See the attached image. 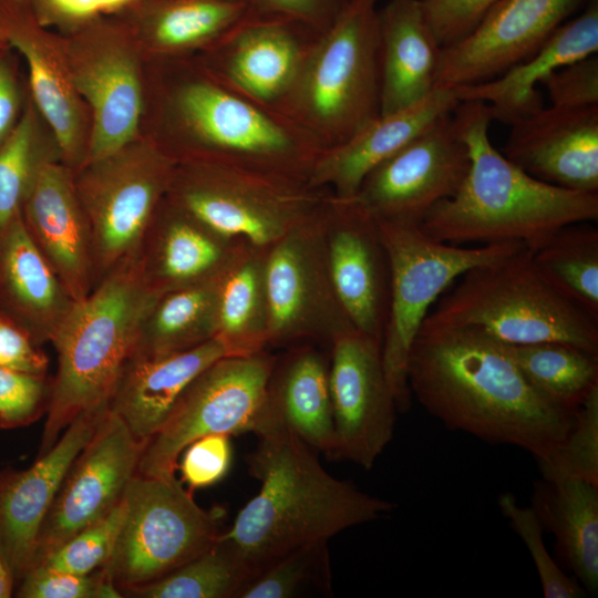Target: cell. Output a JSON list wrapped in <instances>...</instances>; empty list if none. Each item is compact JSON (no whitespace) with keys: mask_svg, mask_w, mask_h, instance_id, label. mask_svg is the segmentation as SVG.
<instances>
[{"mask_svg":"<svg viewBox=\"0 0 598 598\" xmlns=\"http://www.w3.org/2000/svg\"><path fill=\"white\" fill-rule=\"evenodd\" d=\"M412 396L446 427L550 456L575 413L543 396L504 343L473 327L424 321L406 365Z\"/></svg>","mask_w":598,"mask_h":598,"instance_id":"6da1fadb","label":"cell"},{"mask_svg":"<svg viewBox=\"0 0 598 598\" xmlns=\"http://www.w3.org/2000/svg\"><path fill=\"white\" fill-rule=\"evenodd\" d=\"M62 162L59 142L29 97L23 114L0 145V235L21 214L44 167Z\"/></svg>","mask_w":598,"mask_h":598,"instance_id":"d590c367","label":"cell"},{"mask_svg":"<svg viewBox=\"0 0 598 598\" xmlns=\"http://www.w3.org/2000/svg\"><path fill=\"white\" fill-rule=\"evenodd\" d=\"M453 115L471 164L457 192L420 223L425 235L453 245L519 241L533 250L567 225L597 220L598 193L539 181L493 146L487 104L462 101Z\"/></svg>","mask_w":598,"mask_h":598,"instance_id":"277c9868","label":"cell"},{"mask_svg":"<svg viewBox=\"0 0 598 598\" xmlns=\"http://www.w3.org/2000/svg\"><path fill=\"white\" fill-rule=\"evenodd\" d=\"M424 321L473 327L504 344L563 342L598 354V319L539 272L526 246L464 272Z\"/></svg>","mask_w":598,"mask_h":598,"instance_id":"8992f818","label":"cell"},{"mask_svg":"<svg viewBox=\"0 0 598 598\" xmlns=\"http://www.w3.org/2000/svg\"><path fill=\"white\" fill-rule=\"evenodd\" d=\"M377 0H355L318 38L282 114L322 151L381 115Z\"/></svg>","mask_w":598,"mask_h":598,"instance_id":"52a82bcc","label":"cell"},{"mask_svg":"<svg viewBox=\"0 0 598 598\" xmlns=\"http://www.w3.org/2000/svg\"><path fill=\"white\" fill-rule=\"evenodd\" d=\"M0 367L47 375L48 358L27 333L0 317Z\"/></svg>","mask_w":598,"mask_h":598,"instance_id":"f5cc1de1","label":"cell"},{"mask_svg":"<svg viewBox=\"0 0 598 598\" xmlns=\"http://www.w3.org/2000/svg\"><path fill=\"white\" fill-rule=\"evenodd\" d=\"M532 508L556 550L590 594L598 590V486L581 480L535 483Z\"/></svg>","mask_w":598,"mask_h":598,"instance_id":"d6a6232c","label":"cell"},{"mask_svg":"<svg viewBox=\"0 0 598 598\" xmlns=\"http://www.w3.org/2000/svg\"><path fill=\"white\" fill-rule=\"evenodd\" d=\"M532 250V249H530ZM539 272L561 293L598 319V229L567 225L532 250Z\"/></svg>","mask_w":598,"mask_h":598,"instance_id":"74e56055","label":"cell"},{"mask_svg":"<svg viewBox=\"0 0 598 598\" xmlns=\"http://www.w3.org/2000/svg\"><path fill=\"white\" fill-rule=\"evenodd\" d=\"M21 217L72 299L87 297L95 288L93 249L73 171L62 162L47 165L22 206Z\"/></svg>","mask_w":598,"mask_h":598,"instance_id":"cb8c5ba5","label":"cell"},{"mask_svg":"<svg viewBox=\"0 0 598 598\" xmlns=\"http://www.w3.org/2000/svg\"><path fill=\"white\" fill-rule=\"evenodd\" d=\"M328 267L352 327L382 346L390 270L377 220L352 198L331 196L323 213Z\"/></svg>","mask_w":598,"mask_h":598,"instance_id":"44dd1931","label":"cell"},{"mask_svg":"<svg viewBox=\"0 0 598 598\" xmlns=\"http://www.w3.org/2000/svg\"><path fill=\"white\" fill-rule=\"evenodd\" d=\"M590 0H497L461 40L442 47L436 89L489 81L533 55Z\"/></svg>","mask_w":598,"mask_h":598,"instance_id":"d6986e66","label":"cell"},{"mask_svg":"<svg viewBox=\"0 0 598 598\" xmlns=\"http://www.w3.org/2000/svg\"><path fill=\"white\" fill-rule=\"evenodd\" d=\"M276 354L226 355L184 390L162 427L146 443L137 474L175 478L178 458L195 440L210 434L255 432L265 410Z\"/></svg>","mask_w":598,"mask_h":598,"instance_id":"7c38bea8","label":"cell"},{"mask_svg":"<svg viewBox=\"0 0 598 598\" xmlns=\"http://www.w3.org/2000/svg\"><path fill=\"white\" fill-rule=\"evenodd\" d=\"M498 506L513 530L526 545L537 570L544 597H582L585 594L582 587L568 577L549 555L543 539L545 530L532 506H519L511 493L499 496Z\"/></svg>","mask_w":598,"mask_h":598,"instance_id":"7bdbcfd3","label":"cell"},{"mask_svg":"<svg viewBox=\"0 0 598 598\" xmlns=\"http://www.w3.org/2000/svg\"><path fill=\"white\" fill-rule=\"evenodd\" d=\"M61 35L73 83L91 114L89 162L141 135L146 59L115 16L92 19Z\"/></svg>","mask_w":598,"mask_h":598,"instance_id":"4fadbf2b","label":"cell"},{"mask_svg":"<svg viewBox=\"0 0 598 598\" xmlns=\"http://www.w3.org/2000/svg\"><path fill=\"white\" fill-rule=\"evenodd\" d=\"M8 44L6 42V40L3 39L2 34H1V31H0V48H2L3 45Z\"/></svg>","mask_w":598,"mask_h":598,"instance_id":"9f6ffc18","label":"cell"},{"mask_svg":"<svg viewBox=\"0 0 598 598\" xmlns=\"http://www.w3.org/2000/svg\"><path fill=\"white\" fill-rule=\"evenodd\" d=\"M268 409L303 443L336 460L329 389V352L301 343L276 354L267 388Z\"/></svg>","mask_w":598,"mask_h":598,"instance_id":"4dcf8cb0","label":"cell"},{"mask_svg":"<svg viewBox=\"0 0 598 598\" xmlns=\"http://www.w3.org/2000/svg\"><path fill=\"white\" fill-rule=\"evenodd\" d=\"M460 101L453 89H435L419 103L380 115L347 142L322 151L308 177L310 185L329 189L334 197L355 196L364 177Z\"/></svg>","mask_w":598,"mask_h":598,"instance_id":"484cf974","label":"cell"},{"mask_svg":"<svg viewBox=\"0 0 598 598\" xmlns=\"http://www.w3.org/2000/svg\"><path fill=\"white\" fill-rule=\"evenodd\" d=\"M497 0H420L441 47L470 33Z\"/></svg>","mask_w":598,"mask_h":598,"instance_id":"c3c4849f","label":"cell"},{"mask_svg":"<svg viewBox=\"0 0 598 598\" xmlns=\"http://www.w3.org/2000/svg\"><path fill=\"white\" fill-rule=\"evenodd\" d=\"M124 517L125 503L122 498L107 515L76 533L37 565L74 575L95 571L103 567L111 556Z\"/></svg>","mask_w":598,"mask_h":598,"instance_id":"b9f144b4","label":"cell"},{"mask_svg":"<svg viewBox=\"0 0 598 598\" xmlns=\"http://www.w3.org/2000/svg\"><path fill=\"white\" fill-rule=\"evenodd\" d=\"M153 296L143 282L137 258L75 302L51 342L58 370L39 455L54 445L79 414L109 405Z\"/></svg>","mask_w":598,"mask_h":598,"instance_id":"5b68a950","label":"cell"},{"mask_svg":"<svg viewBox=\"0 0 598 598\" xmlns=\"http://www.w3.org/2000/svg\"><path fill=\"white\" fill-rule=\"evenodd\" d=\"M251 575L239 553L219 535L207 549L166 576L122 594L140 598H238Z\"/></svg>","mask_w":598,"mask_h":598,"instance_id":"f35d334b","label":"cell"},{"mask_svg":"<svg viewBox=\"0 0 598 598\" xmlns=\"http://www.w3.org/2000/svg\"><path fill=\"white\" fill-rule=\"evenodd\" d=\"M331 196L307 179L190 162L176 163L165 195L213 230L259 248L317 216Z\"/></svg>","mask_w":598,"mask_h":598,"instance_id":"ba28073f","label":"cell"},{"mask_svg":"<svg viewBox=\"0 0 598 598\" xmlns=\"http://www.w3.org/2000/svg\"><path fill=\"white\" fill-rule=\"evenodd\" d=\"M326 206L268 248V350L312 343L329 352L336 338L355 330L330 277L323 238Z\"/></svg>","mask_w":598,"mask_h":598,"instance_id":"5bb4252c","label":"cell"},{"mask_svg":"<svg viewBox=\"0 0 598 598\" xmlns=\"http://www.w3.org/2000/svg\"><path fill=\"white\" fill-rule=\"evenodd\" d=\"M107 410L103 405L79 414L29 468L0 472V550L16 582L32 568L41 525L61 483Z\"/></svg>","mask_w":598,"mask_h":598,"instance_id":"7402d4cb","label":"cell"},{"mask_svg":"<svg viewBox=\"0 0 598 598\" xmlns=\"http://www.w3.org/2000/svg\"><path fill=\"white\" fill-rule=\"evenodd\" d=\"M267 251L248 245L220 276L215 338L227 355L268 350Z\"/></svg>","mask_w":598,"mask_h":598,"instance_id":"e575fe53","label":"cell"},{"mask_svg":"<svg viewBox=\"0 0 598 598\" xmlns=\"http://www.w3.org/2000/svg\"><path fill=\"white\" fill-rule=\"evenodd\" d=\"M30 92L18 53L8 44L0 48V145L19 123Z\"/></svg>","mask_w":598,"mask_h":598,"instance_id":"816d5d0a","label":"cell"},{"mask_svg":"<svg viewBox=\"0 0 598 598\" xmlns=\"http://www.w3.org/2000/svg\"><path fill=\"white\" fill-rule=\"evenodd\" d=\"M542 84L550 105L587 107L598 105V56L591 54L549 74Z\"/></svg>","mask_w":598,"mask_h":598,"instance_id":"7dc6e473","label":"cell"},{"mask_svg":"<svg viewBox=\"0 0 598 598\" xmlns=\"http://www.w3.org/2000/svg\"><path fill=\"white\" fill-rule=\"evenodd\" d=\"M75 302L19 214L0 235V317L41 347L52 342Z\"/></svg>","mask_w":598,"mask_h":598,"instance_id":"83f0119b","label":"cell"},{"mask_svg":"<svg viewBox=\"0 0 598 598\" xmlns=\"http://www.w3.org/2000/svg\"><path fill=\"white\" fill-rule=\"evenodd\" d=\"M328 539L299 545L262 566L238 598H300L330 596Z\"/></svg>","mask_w":598,"mask_h":598,"instance_id":"ab89813d","label":"cell"},{"mask_svg":"<svg viewBox=\"0 0 598 598\" xmlns=\"http://www.w3.org/2000/svg\"><path fill=\"white\" fill-rule=\"evenodd\" d=\"M214 1L248 3L249 0H214Z\"/></svg>","mask_w":598,"mask_h":598,"instance_id":"11a10c76","label":"cell"},{"mask_svg":"<svg viewBox=\"0 0 598 598\" xmlns=\"http://www.w3.org/2000/svg\"><path fill=\"white\" fill-rule=\"evenodd\" d=\"M248 245L213 230L164 197L138 256L143 282L156 296L217 277Z\"/></svg>","mask_w":598,"mask_h":598,"instance_id":"d4e9b609","label":"cell"},{"mask_svg":"<svg viewBox=\"0 0 598 598\" xmlns=\"http://www.w3.org/2000/svg\"><path fill=\"white\" fill-rule=\"evenodd\" d=\"M216 339L163 357L132 355L109 402L133 436L146 445L167 420L188 384L216 360L226 357Z\"/></svg>","mask_w":598,"mask_h":598,"instance_id":"f1b7e54d","label":"cell"},{"mask_svg":"<svg viewBox=\"0 0 598 598\" xmlns=\"http://www.w3.org/2000/svg\"><path fill=\"white\" fill-rule=\"evenodd\" d=\"M381 115L410 107L436 87L442 47L420 0H386L378 11Z\"/></svg>","mask_w":598,"mask_h":598,"instance_id":"f546056e","label":"cell"},{"mask_svg":"<svg viewBox=\"0 0 598 598\" xmlns=\"http://www.w3.org/2000/svg\"><path fill=\"white\" fill-rule=\"evenodd\" d=\"M377 224L390 270L382 361L398 410L405 412L412 401L408 359L432 305L467 270L504 258L525 245L505 241L465 247L432 239L417 224L391 220H377Z\"/></svg>","mask_w":598,"mask_h":598,"instance_id":"9c48e42d","label":"cell"},{"mask_svg":"<svg viewBox=\"0 0 598 598\" xmlns=\"http://www.w3.org/2000/svg\"><path fill=\"white\" fill-rule=\"evenodd\" d=\"M141 135L176 163L307 181L322 152L292 121L224 85L195 55L146 60Z\"/></svg>","mask_w":598,"mask_h":598,"instance_id":"7a4b0ae2","label":"cell"},{"mask_svg":"<svg viewBox=\"0 0 598 598\" xmlns=\"http://www.w3.org/2000/svg\"><path fill=\"white\" fill-rule=\"evenodd\" d=\"M18 584L14 594L21 598L122 597L103 567L87 575H74L37 565Z\"/></svg>","mask_w":598,"mask_h":598,"instance_id":"ee69618b","label":"cell"},{"mask_svg":"<svg viewBox=\"0 0 598 598\" xmlns=\"http://www.w3.org/2000/svg\"><path fill=\"white\" fill-rule=\"evenodd\" d=\"M176 162L147 137L73 171L92 240L95 287L138 258Z\"/></svg>","mask_w":598,"mask_h":598,"instance_id":"30bf717a","label":"cell"},{"mask_svg":"<svg viewBox=\"0 0 598 598\" xmlns=\"http://www.w3.org/2000/svg\"><path fill=\"white\" fill-rule=\"evenodd\" d=\"M52 381L0 367V429H14L38 420L47 410Z\"/></svg>","mask_w":598,"mask_h":598,"instance_id":"f6af8a7d","label":"cell"},{"mask_svg":"<svg viewBox=\"0 0 598 598\" xmlns=\"http://www.w3.org/2000/svg\"><path fill=\"white\" fill-rule=\"evenodd\" d=\"M231 460L229 435L202 436L187 445L178 458L177 470L181 472V483H185L190 492L209 487L227 475Z\"/></svg>","mask_w":598,"mask_h":598,"instance_id":"bcb514c9","label":"cell"},{"mask_svg":"<svg viewBox=\"0 0 598 598\" xmlns=\"http://www.w3.org/2000/svg\"><path fill=\"white\" fill-rule=\"evenodd\" d=\"M221 275L154 295L141 318L132 355L163 357L214 339Z\"/></svg>","mask_w":598,"mask_h":598,"instance_id":"836d02e7","label":"cell"},{"mask_svg":"<svg viewBox=\"0 0 598 598\" xmlns=\"http://www.w3.org/2000/svg\"><path fill=\"white\" fill-rule=\"evenodd\" d=\"M144 447L107 410L61 483L41 525L33 566L122 501Z\"/></svg>","mask_w":598,"mask_h":598,"instance_id":"ac0fdd59","label":"cell"},{"mask_svg":"<svg viewBox=\"0 0 598 598\" xmlns=\"http://www.w3.org/2000/svg\"><path fill=\"white\" fill-rule=\"evenodd\" d=\"M355 0H249L246 12L299 21L319 33L327 31Z\"/></svg>","mask_w":598,"mask_h":598,"instance_id":"f907efd6","label":"cell"},{"mask_svg":"<svg viewBox=\"0 0 598 598\" xmlns=\"http://www.w3.org/2000/svg\"><path fill=\"white\" fill-rule=\"evenodd\" d=\"M598 51V0L559 25L528 59L482 83L453 87L460 102L481 101L493 120L507 124L544 107L536 89L554 71Z\"/></svg>","mask_w":598,"mask_h":598,"instance_id":"4316f807","label":"cell"},{"mask_svg":"<svg viewBox=\"0 0 598 598\" xmlns=\"http://www.w3.org/2000/svg\"><path fill=\"white\" fill-rule=\"evenodd\" d=\"M0 31L23 61L31 101L53 131L62 163L76 171L87 159L91 114L73 83L62 35L38 21L28 0H0Z\"/></svg>","mask_w":598,"mask_h":598,"instance_id":"ffe728a7","label":"cell"},{"mask_svg":"<svg viewBox=\"0 0 598 598\" xmlns=\"http://www.w3.org/2000/svg\"><path fill=\"white\" fill-rule=\"evenodd\" d=\"M136 0H28L38 21L60 34L85 22L113 16Z\"/></svg>","mask_w":598,"mask_h":598,"instance_id":"681fc988","label":"cell"},{"mask_svg":"<svg viewBox=\"0 0 598 598\" xmlns=\"http://www.w3.org/2000/svg\"><path fill=\"white\" fill-rule=\"evenodd\" d=\"M509 125V162L545 183L598 193V105H550Z\"/></svg>","mask_w":598,"mask_h":598,"instance_id":"603a6c76","label":"cell"},{"mask_svg":"<svg viewBox=\"0 0 598 598\" xmlns=\"http://www.w3.org/2000/svg\"><path fill=\"white\" fill-rule=\"evenodd\" d=\"M329 389L336 460L372 468L393 437L399 411L381 343L357 330L336 338L329 349Z\"/></svg>","mask_w":598,"mask_h":598,"instance_id":"e0dca14e","label":"cell"},{"mask_svg":"<svg viewBox=\"0 0 598 598\" xmlns=\"http://www.w3.org/2000/svg\"><path fill=\"white\" fill-rule=\"evenodd\" d=\"M537 464L544 480H581L598 486V388L576 411L560 445Z\"/></svg>","mask_w":598,"mask_h":598,"instance_id":"60d3db41","label":"cell"},{"mask_svg":"<svg viewBox=\"0 0 598 598\" xmlns=\"http://www.w3.org/2000/svg\"><path fill=\"white\" fill-rule=\"evenodd\" d=\"M320 34L292 19L245 12L225 35L195 56L224 85L282 114Z\"/></svg>","mask_w":598,"mask_h":598,"instance_id":"2e32d148","label":"cell"},{"mask_svg":"<svg viewBox=\"0 0 598 598\" xmlns=\"http://www.w3.org/2000/svg\"><path fill=\"white\" fill-rule=\"evenodd\" d=\"M247 3L214 0H136L117 13L146 60L190 56L225 35Z\"/></svg>","mask_w":598,"mask_h":598,"instance_id":"1f68e13d","label":"cell"},{"mask_svg":"<svg viewBox=\"0 0 598 598\" xmlns=\"http://www.w3.org/2000/svg\"><path fill=\"white\" fill-rule=\"evenodd\" d=\"M254 433L258 444L247 463L260 489L240 509L231 527L220 533L252 575L299 545L329 540L395 507L329 474L316 451L297 437L267 403Z\"/></svg>","mask_w":598,"mask_h":598,"instance_id":"3957f363","label":"cell"},{"mask_svg":"<svg viewBox=\"0 0 598 598\" xmlns=\"http://www.w3.org/2000/svg\"><path fill=\"white\" fill-rule=\"evenodd\" d=\"M505 347L528 382L561 409L576 413L598 388V354L563 342Z\"/></svg>","mask_w":598,"mask_h":598,"instance_id":"8d00e7d4","label":"cell"},{"mask_svg":"<svg viewBox=\"0 0 598 598\" xmlns=\"http://www.w3.org/2000/svg\"><path fill=\"white\" fill-rule=\"evenodd\" d=\"M16 580L0 550V598H9L13 592Z\"/></svg>","mask_w":598,"mask_h":598,"instance_id":"db71d44e","label":"cell"},{"mask_svg":"<svg viewBox=\"0 0 598 598\" xmlns=\"http://www.w3.org/2000/svg\"><path fill=\"white\" fill-rule=\"evenodd\" d=\"M123 498L124 522L103 566L121 594L166 576L207 549L221 533L224 512L202 508L177 477L136 473Z\"/></svg>","mask_w":598,"mask_h":598,"instance_id":"8fae6325","label":"cell"},{"mask_svg":"<svg viewBox=\"0 0 598 598\" xmlns=\"http://www.w3.org/2000/svg\"><path fill=\"white\" fill-rule=\"evenodd\" d=\"M453 112L364 177L354 198L375 220L420 225L432 207L457 192L471 158Z\"/></svg>","mask_w":598,"mask_h":598,"instance_id":"9a60e30c","label":"cell"}]
</instances>
